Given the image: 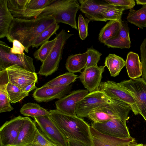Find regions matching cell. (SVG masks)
Instances as JSON below:
<instances>
[{"label": "cell", "instance_id": "cell-37", "mask_svg": "<svg viewBox=\"0 0 146 146\" xmlns=\"http://www.w3.org/2000/svg\"><path fill=\"white\" fill-rule=\"evenodd\" d=\"M108 3L122 8L124 10L132 9L135 5L134 0H104Z\"/></svg>", "mask_w": 146, "mask_h": 146}, {"label": "cell", "instance_id": "cell-17", "mask_svg": "<svg viewBox=\"0 0 146 146\" xmlns=\"http://www.w3.org/2000/svg\"><path fill=\"white\" fill-rule=\"evenodd\" d=\"M105 66H98L84 69L79 78L84 87L89 92H92L98 90L102 78Z\"/></svg>", "mask_w": 146, "mask_h": 146}, {"label": "cell", "instance_id": "cell-11", "mask_svg": "<svg viewBox=\"0 0 146 146\" xmlns=\"http://www.w3.org/2000/svg\"><path fill=\"white\" fill-rule=\"evenodd\" d=\"M33 118L38 128L51 141L59 146H68L67 139L48 115Z\"/></svg>", "mask_w": 146, "mask_h": 146}, {"label": "cell", "instance_id": "cell-8", "mask_svg": "<svg viewBox=\"0 0 146 146\" xmlns=\"http://www.w3.org/2000/svg\"><path fill=\"white\" fill-rule=\"evenodd\" d=\"M11 48L5 42L0 41V71L14 65H17L29 71L35 72L33 59L23 54L10 52Z\"/></svg>", "mask_w": 146, "mask_h": 146}, {"label": "cell", "instance_id": "cell-7", "mask_svg": "<svg viewBox=\"0 0 146 146\" xmlns=\"http://www.w3.org/2000/svg\"><path fill=\"white\" fill-rule=\"evenodd\" d=\"M118 100L110 98L99 90L90 92L77 104L76 114L80 118H87L88 113L93 109L113 105Z\"/></svg>", "mask_w": 146, "mask_h": 146}, {"label": "cell", "instance_id": "cell-24", "mask_svg": "<svg viewBox=\"0 0 146 146\" xmlns=\"http://www.w3.org/2000/svg\"><path fill=\"white\" fill-rule=\"evenodd\" d=\"M121 20L109 21L101 29L98 39L102 43L115 37L119 33L121 26Z\"/></svg>", "mask_w": 146, "mask_h": 146}, {"label": "cell", "instance_id": "cell-16", "mask_svg": "<svg viewBox=\"0 0 146 146\" xmlns=\"http://www.w3.org/2000/svg\"><path fill=\"white\" fill-rule=\"evenodd\" d=\"M72 85L68 86L53 88L45 84L42 87L36 88L33 96L38 102H46L55 99H60L69 94Z\"/></svg>", "mask_w": 146, "mask_h": 146}, {"label": "cell", "instance_id": "cell-27", "mask_svg": "<svg viewBox=\"0 0 146 146\" xmlns=\"http://www.w3.org/2000/svg\"><path fill=\"white\" fill-rule=\"evenodd\" d=\"M124 9L120 7L108 3H102L100 12L106 20H121Z\"/></svg>", "mask_w": 146, "mask_h": 146}, {"label": "cell", "instance_id": "cell-21", "mask_svg": "<svg viewBox=\"0 0 146 146\" xmlns=\"http://www.w3.org/2000/svg\"><path fill=\"white\" fill-rule=\"evenodd\" d=\"M14 17L9 11L7 0H0V38L6 37Z\"/></svg>", "mask_w": 146, "mask_h": 146}, {"label": "cell", "instance_id": "cell-29", "mask_svg": "<svg viewBox=\"0 0 146 146\" xmlns=\"http://www.w3.org/2000/svg\"><path fill=\"white\" fill-rule=\"evenodd\" d=\"M78 76L74 73L68 72L59 75L45 84L53 88L68 86L74 82Z\"/></svg>", "mask_w": 146, "mask_h": 146}, {"label": "cell", "instance_id": "cell-4", "mask_svg": "<svg viewBox=\"0 0 146 146\" xmlns=\"http://www.w3.org/2000/svg\"><path fill=\"white\" fill-rule=\"evenodd\" d=\"M131 108L126 103L120 100L113 105L99 107L88 113L87 118L94 123H104L120 118L125 123Z\"/></svg>", "mask_w": 146, "mask_h": 146}, {"label": "cell", "instance_id": "cell-34", "mask_svg": "<svg viewBox=\"0 0 146 146\" xmlns=\"http://www.w3.org/2000/svg\"><path fill=\"white\" fill-rule=\"evenodd\" d=\"M30 146H59L48 139L38 128L34 141Z\"/></svg>", "mask_w": 146, "mask_h": 146}, {"label": "cell", "instance_id": "cell-35", "mask_svg": "<svg viewBox=\"0 0 146 146\" xmlns=\"http://www.w3.org/2000/svg\"><path fill=\"white\" fill-rule=\"evenodd\" d=\"M86 52L88 56L86 64L84 68L98 66V63L100 60L102 54L91 47L88 48Z\"/></svg>", "mask_w": 146, "mask_h": 146}, {"label": "cell", "instance_id": "cell-10", "mask_svg": "<svg viewBox=\"0 0 146 146\" xmlns=\"http://www.w3.org/2000/svg\"><path fill=\"white\" fill-rule=\"evenodd\" d=\"M119 83L133 96L140 114L146 121V82L142 78H139L125 80Z\"/></svg>", "mask_w": 146, "mask_h": 146}, {"label": "cell", "instance_id": "cell-22", "mask_svg": "<svg viewBox=\"0 0 146 146\" xmlns=\"http://www.w3.org/2000/svg\"><path fill=\"white\" fill-rule=\"evenodd\" d=\"M125 65L128 76L131 79L139 78L142 76V65L138 54L129 52L127 55Z\"/></svg>", "mask_w": 146, "mask_h": 146}, {"label": "cell", "instance_id": "cell-5", "mask_svg": "<svg viewBox=\"0 0 146 146\" xmlns=\"http://www.w3.org/2000/svg\"><path fill=\"white\" fill-rule=\"evenodd\" d=\"M73 35L66 33L64 29L57 34L54 46L46 60L42 62L38 74L46 77L58 70L64 45L68 39Z\"/></svg>", "mask_w": 146, "mask_h": 146}, {"label": "cell", "instance_id": "cell-23", "mask_svg": "<svg viewBox=\"0 0 146 146\" xmlns=\"http://www.w3.org/2000/svg\"><path fill=\"white\" fill-rule=\"evenodd\" d=\"M88 56V54L86 52L68 56L65 64L66 69L69 72L73 73L81 72L86 66Z\"/></svg>", "mask_w": 146, "mask_h": 146}, {"label": "cell", "instance_id": "cell-3", "mask_svg": "<svg viewBox=\"0 0 146 146\" xmlns=\"http://www.w3.org/2000/svg\"><path fill=\"white\" fill-rule=\"evenodd\" d=\"M80 6L77 0H54L44 9L27 11L24 18L31 19L51 16L54 18L56 23L68 25L72 28L77 30L76 18Z\"/></svg>", "mask_w": 146, "mask_h": 146}, {"label": "cell", "instance_id": "cell-26", "mask_svg": "<svg viewBox=\"0 0 146 146\" xmlns=\"http://www.w3.org/2000/svg\"><path fill=\"white\" fill-rule=\"evenodd\" d=\"M128 22L143 29L146 27V5L136 11L131 9L127 17Z\"/></svg>", "mask_w": 146, "mask_h": 146}, {"label": "cell", "instance_id": "cell-40", "mask_svg": "<svg viewBox=\"0 0 146 146\" xmlns=\"http://www.w3.org/2000/svg\"><path fill=\"white\" fill-rule=\"evenodd\" d=\"M36 82H34L29 85L25 89L24 91L26 92L29 93L31 90L35 88H36L35 85V83Z\"/></svg>", "mask_w": 146, "mask_h": 146}, {"label": "cell", "instance_id": "cell-15", "mask_svg": "<svg viewBox=\"0 0 146 146\" xmlns=\"http://www.w3.org/2000/svg\"><path fill=\"white\" fill-rule=\"evenodd\" d=\"M90 130L94 146H130L137 143L132 137L119 138L105 135L91 126Z\"/></svg>", "mask_w": 146, "mask_h": 146}, {"label": "cell", "instance_id": "cell-6", "mask_svg": "<svg viewBox=\"0 0 146 146\" xmlns=\"http://www.w3.org/2000/svg\"><path fill=\"white\" fill-rule=\"evenodd\" d=\"M38 77L36 72L28 71L17 65L11 66L0 71V84L10 82L24 90Z\"/></svg>", "mask_w": 146, "mask_h": 146}, {"label": "cell", "instance_id": "cell-28", "mask_svg": "<svg viewBox=\"0 0 146 146\" xmlns=\"http://www.w3.org/2000/svg\"><path fill=\"white\" fill-rule=\"evenodd\" d=\"M20 112L25 116L33 118L48 115L49 113V111L38 104L31 102L24 104L20 109Z\"/></svg>", "mask_w": 146, "mask_h": 146}, {"label": "cell", "instance_id": "cell-18", "mask_svg": "<svg viewBox=\"0 0 146 146\" xmlns=\"http://www.w3.org/2000/svg\"><path fill=\"white\" fill-rule=\"evenodd\" d=\"M37 128L35 121L27 117L17 141L12 146H30L34 141Z\"/></svg>", "mask_w": 146, "mask_h": 146}, {"label": "cell", "instance_id": "cell-14", "mask_svg": "<svg viewBox=\"0 0 146 146\" xmlns=\"http://www.w3.org/2000/svg\"><path fill=\"white\" fill-rule=\"evenodd\" d=\"M87 89L74 90L55 102L56 109L67 114L77 115L76 109L78 103L89 93Z\"/></svg>", "mask_w": 146, "mask_h": 146}, {"label": "cell", "instance_id": "cell-12", "mask_svg": "<svg viewBox=\"0 0 146 146\" xmlns=\"http://www.w3.org/2000/svg\"><path fill=\"white\" fill-rule=\"evenodd\" d=\"M27 117L19 115L6 121L0 129V146H12Z\"/></svg>", "mask_w": 146, "mask_h": 146}, {"label": "cell", "instance_id": "cell-1", "mask_svg": "<svg viewBox=\"0 0 146 146\" xmlns=\"http://www.w3.org/2000/svg\"><path fill=\"white\" fill-rule=\"evenodd\" d=\"M56 22L51 16L31 19L14 18L6 37L10 42L16 40L20 42L28 53L35 39L43 31Z\"/></svg>", "mask_w": 146, "mask_h": 146}, {"label": "cell", "instance_id": "cell-39", "mask_svg": "<svg viewBox=\"0 0 146 146\" xmlns=\"http://www.w3.org/2000/svg\"><path fill=\"white\" fill-rule=\"evenodd\" d=\"M25 48L23 44L18 40H15L13 42V46L11 48L10 52L15 54H23Z\"/></svg>", "mask_w": 146, "mask_h": 146}, {"label": "cell", "instance_id": "cell-30", "mask_svg": "<svg viewBox=\"0 0 146 146\" xmlns=\"http://www.w3.org/2000/svg\"><path fill=\"white\" fill-rule=\"evenodd\" d=\"M60 26L57 23L52 24L38 35L33 42L32 47H38L48 41L50 37L55 34L59 29Z\"/></svg>", "mask_w": 146, "mask_h": 146}, {"label": "cell", "instance_id": "cell-42", "mask_svg": "<svg viewBox=\"0 0 146 146\" xmlns=\"http://www.w3.org/2000/svg\"><path fill=\"white\" fill-rule=\"evenodd\" d=\"M136 1L138 5H146V0H136Z\"/></svg>", "mask_w": 146, "mask_h": 146}, {"label": "cell", "instance_id": "cell-2", "mask_svg": "<svg viewBox=\"0 0 146 146\" xmlns=\"http://www.w3.org/2000/svg\"><path fill=\"white\" fill-rule=\"evenodd\" d=\"M48 116L67 140L86 146H94L90 126L77 115H69L56 109L50 110Z\"/></svg>", "mask_w": 146, "mask_h": 146}, {"label": "cell", "instance_id": "cell-44", "mask_svg": "<svg viewBox=\"0 0 146 146\" xmlns=\"http://www.w3.org/2000/svg\"><path fill=\"white\" fill-rule=\"evenodd\" d=\"M143 146H146V143L143 145Z\"/></svg>", "mask_w": 146, "mask_h": 146}, {"label": "cell", "instance_id": "cell-13", "mask_svg": "<svg viewBox=\"0 0 146 146\" xmlns=\"http://www.w3.org/2000/svg\"><path fill=\"white\" fill-rule=\"evenodd\" d=\"M91 126L100 132L108 136L119 138L131 137L126 124L120 118L104 123L93 122Z\"/></svg>", "mask_w": 146, "mask_h": 146}, {"label": "cell", "instance_id": "cell-9", "mask_svg": "<svg viewBox=\"0 0 146 146\" xmlns=\"http://www.w3.org/2000/svg\"><path fill=\"white\" fill-rule=\"evenodd\" d=\"M98 90L110 98L123 102L128 104L135 115L140 114V112L135 101L129 92L119 83L107 81L101 83Z\"/></svg>", "mask_w": 146, "mask_h": 146}, {"label": "cell", "instance_id": "cell-33", "mask_svg": "<svg viewBox=\"0 0 146 146\" xmlns=\"http://www.w3.org/2000/svg\"><path fill=\"white\" fill-rule=\"evenodd\" d=\"M6 84H0V113L9 112L14 108L10 104Z\"/></svg>", "mask_w": 146, "mask_h": 146}, {"label": "cell", "instance_id": "cell-25", "mask_svg": "<svg viewBox=\"0 0 146 146\" xmlns=\"http://www.w3.org/2000/svg\"><path fill=\"white\" fill-rule=\"evenodd\" d=\"M105 66L108 69L111 76L119 75L125 65V61L121 57L115 54H110L106 58Z\"/></svg>", "mask_w": 146, "mask_h": 146}, {"label": "cell", "instance_id": "cell-43", "mask_svg": "<svg viewBox=\"0 0 146 146\" xmlns=\"http://www.w3.org/2000/svg\"><path fill=\"white\" fill-rule=\"evenodd\" d=\"M143 145L142 143H137L130 146H143Z\"/></svg>", "mask_w": 146, "mask_h": 146}, {"label": "cell", "instance_id": "cell-19", "mask_svg": "<svg viewBox=\"0 0 146 146\" xmlns=\"http://www.w3.org/2000/svg\"><path fill=\"white\" fill-rule=\"evenodd\" d=\"M129 33L127 22L121 20V27L117 35L106 41L103 43L108 47L129 48L131 46Z\"/></svg>", "mask_w": 146, "mask_h": 146}, {"label": "cell", "instance_id": "cell-38", "mask_svg": "<svg viewBox=\"0 0 146 146\" xmlns=\"http://www.w3.org/2000/svg\"><path fill=\"white\" fill-rule=\"evenodd\" d=\"M140 51L143 70L142 78L146 82V38L141 44Z\"/></svg>", "mask_w": 146, "mask_h": 146}, {"label": "cell", "instance_id": "cell-41", "mask_svg": "<svg viewBox=\"0 0 146 146\" xmlns=\"http://www.w3.org/2000/svg\"><path fill=\"white\" fill-rule=\"evenodd\" d=\"M68 146H86V145L79 143L70 140H67Z\"/></svg>", "mask_w": 146, "mask_h": 146}, {"label": "cell", "instance_id": "cell-31", "mask_svg": "<svg viewBox=\"0 0 146 146\" xmlns=\"http://www.w3.org/2000/svg\"><path fill=\"white\" fill-rule=\"evenodd\" d=\"M7 91L10 102L12 103L19 102L29 95V93L10 82L7 84Z\"/></svg>", "mask_w": 146, "mask_h": 146}, {"label": "cell", "instance_id": "cell-20", "mask_svg": "<svg viewBox=\"0 0 146 146\" xmlns=\"http://www.w3.org/2000/svg\"><path fill=\"white\" fill-rule=\"evenodd\" d=\"M80 9L87 18L92 21H107L100 12L102 3L93 0H80Z\"/></svg>", "mask_w": 146, "mask_h": 146}, {"label": "cell", "instance_id": "cell-32", "mask_svg": "<svg viewBox=\"0 0 146 146\" xmlns=\"http://www.w3.org/2000/svg\"><path fill=\"white\" fill-rule=\"evenodd\" d=\"M56 40L55 37L52 40L47 41L42 44L34 53V57L42 62L44 61L54 46Z\"/></svg>", "mask_w": 146, "mask_h": 146}, {"label": "cell", "instance_id": "cell-36", "mask_svg": "<svg viewBox=\"0 0 146 146\" xmlns=\"http://www.w3.org/2000/svg\"><path fill=\"white\" fill-rule=\"evenodd\" d=\"M90 20L84 18L81 14H80L78 18V28L79 35L82 40L85 39L88 36V24Z\"/></svg>", "mask_w": 146, "mask_h": 146}]
</instances>
